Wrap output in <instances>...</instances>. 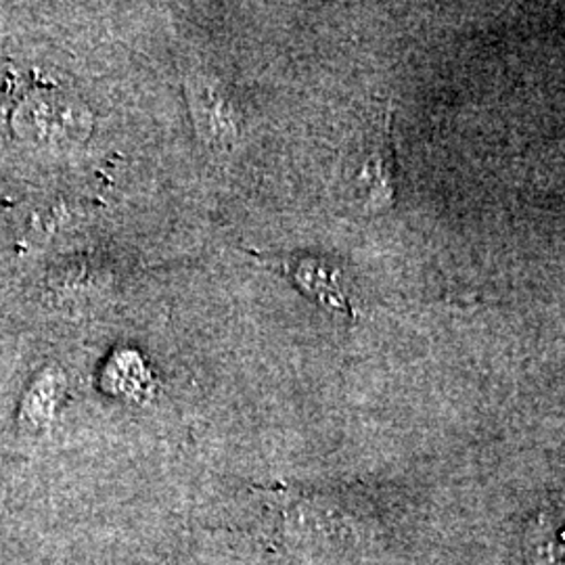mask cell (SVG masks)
<instances>
[{
    "label": "cell",
    "instance_id": "obj_2",
    "mask_svg": "<svg viewBox=\"0 0 565 565\" xmlns=\"http://www.w3.org/2000/svg\"><path fill=\"white\" fill-rule=\"evenodd\" d=\"M285 273L291 282L303 291L315 302L323 303L338 312H352L342 289V275L333 264L323 258H300L296 263H285L275 266Z\"/></svg>",
    "mask_w": 565,
    "mask_h": 565
},
{
    "label": "cell",
    "instance_id": "obj_1",
    "mask_svg": "<svg viewBox=\"0 0 565 565\" xmlns=\"http://www.w3.org/2000/svg\"><path fill=\"white\" fill-rule=\"evenodd\" d=\"M191 116L203 141L216 151H228L239 141L242 116L231 95L203 76L189 78Z\"/></svg>",
    "mask_w": 565,
    "mask_h": 565
},
{
    "label": "cell",
    "instance_id": "obj_5",
    "mask_svg": "<svg viewBox=\"0 0 565 565\" xmlns=\"http://www.w3.org/2000/svg\"><path fill=\"white\" fill-rule=\"evenodd\" d=\"M63 392H65V377L60 371H46L41 380L34 382L25 396V403H23L25 422L34 429H41L49 424L55 417Z\"/></svg>",
    "mask_w": 565,
    "mask_h": 565
},
{
    "label": "cell",
    "instance_id": "obj_3",
    "mask_svg": "<svg viewBox=\"0 0 565 565\" xmlns=\"http://www.w3.org/2000/svg\"><path fill=\"white\" fill-rule=\"evenodd\" d=\"M21 114L28 130L42 139H51L57 135H76L78 126H84L78 105L63 102L60 95H41L36 99H30L21 105Z\"/></svg>",
    "mask_w": 565,
    "mask_h": 565
},
{
    "label": "cell",
    "instance_id": "obj_4",
    "mask_svg": "<svg viewBox=\"0 0 565 565\" xmlns=\"http://www.w3.org/2000/svg\"><path fill=\"white\" fill-rule=\"evenodd\" d=\"M527 551L536 565H565V499L541 509L527 530Z\"/></svg>",
    "mask_w": 565,
    "mask_h": 565
}]
</instances>
